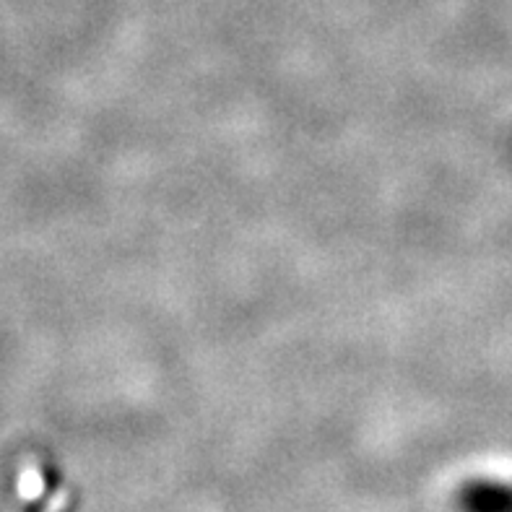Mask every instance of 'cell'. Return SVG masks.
Instances as JSON below:
<instances>
[{"label":"cell","instance_id":"6da1fadb","mask_svg":"<svg viewBox=\"0 0 512 512\" xmlns=\"http://www.w3.org/2000/svg\"><path fill=\"white\" fill-rule=\"evenodd\" d=\"M461 512H512V484L500 479H474L458 494Z\"/></svg>","mask_w":512,"mask_h":512}]
</instances>
